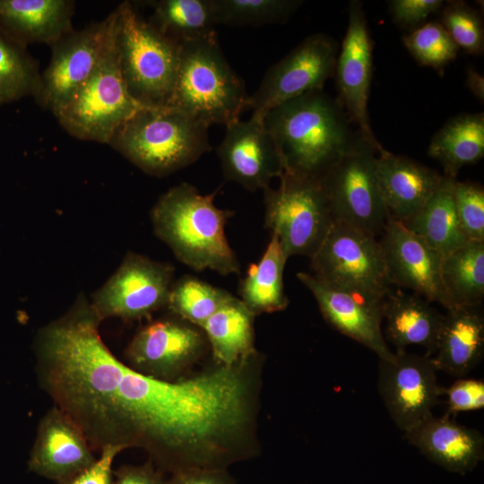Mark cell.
Instances as JSON below:
<instances>
[{"mask_svg": "<svg viewBox=\"0 0 484 484\" xmlns=\"http://www.w3.org/2000/svg\"><path fill=\"white\" fill-rule=\"evenodd\" d=\"M280 151L284 172L322 180L362 137L341 103L313 91L269 110L263 117Z\"/></svg>", "mask_w": 484, "mask_h": 484, "instance_id": "6da1fadb", "label": "cell"}, {"mask_svg": "<svg viewBox=\"0 0 484 484\" xmlns=\"http://www.w3.org/2000/svg\"><path fill=\"white\" fill-rule=\"evenodd\" d=\"M218 191L202 194L188 183L175 186L155 203L151 220L155 235L182 264L197 272L239 273V262L225 232L234 212L216 206Z\"/></svg>", "mask_w": 484, "mask_h": 484, "instance_id": "7a4b0ae2", "label": "cell"}, {"mask_svg": "<svg viewBox=\"0 0 484 484\" xmlns=\"http://www.w3.org/2000/svg\"><path fill=\"white\" fill-rule=\"evenodd\" d=\"M209 125L172 107H144L125 121L108 145L144 173L166 177L211 150Z\"/></svg>", "mask_w": 484, "mask_h": 484, "instance_id": "3957f363", "label": "cell"}, {"mask_svg": "<svg viewBox=\"0 0 484 484\" xmlns=\"http://www.w3.org/2000/svg\"><path fill=\"white\" fill-rule=\"evenodd\" d=\"M247 100L244 82L227 62L216 35L180 45L169 107L209 126L227 125L240 118Z\"/></svg>", "mask_w": 484, "mask_h": 484, "instance_id": "277c9868", "label": "cell"}, {"mask_svg": "<svg viewBox=\"0 0 484 484\" xmlns=\"http://www.w3.org/2000/svg\"><path fill=\"white\" fill-rule=\"evenodd\" d=\"M115 42L131 96L145 107H169L180 46L160 34L125 1L115 10Z\"/></svg>", "mask_w": 484, "mask_h": 484, "instance_id": "5b68a950", "label": "cell"}, {"mask_svg": "<svg viewBox=\"0 0 484 484\" xmlns=\"http://www.w3.org/2000/svg\"><path fill=\"white\" fill-rule=\"evenodd\" d=\"M144 107L127 90L114 35L93 73L55 117L73 137L108 144L117 129Z\"/></svg>", "mask_w": 484, "mask_h": 484, "instance_id": "8992f818", "label": "cell"}, {"mask_svg": "<svg viewBox=\"0 0 484 484\" xmlns=\"http://www.w3.org/2000/svg\"><path fill=\"white\" fill-rule=\"evenodd\" d=\"M263 191L264 227L288 257L311 258L334 223L322 181L283 172L276 188Z\"/></svg>", "mask_w": 484, "mask_h": 484, "instance_id": "52a82bcc", "label": "cell"}, {"mask_svg": "<svg viewBox=\"0 0 484 484\" xmlns=\"http://www.w3.org/2000/svg\"><path fill=\"white\" fill-rule=\"evenodd\" d=\"M377 151L360 137L321 180L334 222L375 238L388 220L376 175Z\"/></svg>", "mask_w": 484, "mask_h": 484, "instance_id": "ba28073f", "label": "cell"}, {"mask_svg": "<svg viewBox=\"0 0 484 484\" xmlns=\"http://www.w3.org/2000/svg\"><path fill=\"white\" fill-rule=\"evenodd\" d=\"M311 259L313 275L340 289L383 300L391 290L376 238L334 222Z\"/></svg>", "mask_w": 484, "mask_h": 484, "instance_id": "9c48e42d", "label": "cell"}, {"mask_svg": "<svg viewBox=\"0 0 484 484\" xmlns=\"http://www.w3.org/2000/svg\"><path fill=\"white\" fill-rule=\"evenodd\" d=\"M175 268L166 262L128 252L105 283L91 294V305L101 321H135L168 306Z\"/></svg>", "mask_w": 484, "mask_h": 484, "instance_id": "30bf717a", "label": "cell"}, {"mask_svg": "<svg viewBox=\"0 0 484 484\" xmlns=\"http://www.w3.org/2000/svg\"><path fill=\"white\" fill-rule=\"evenodd\" d=\"M116 14L80 30H72L51 45V58L40 74L34 95L55 116L91 76L115 35Z\"/></svg>", "mask_w": 484, "mask_h": 484, "instance_id": "8fae6325", "label": "cell"}, {"mask_svg": "<svg viewBox=\"0 0 484 484\" xmlns=\"http://www.w3.org/2000/svg\"><path fill=\"white\" fill-rule=\"evenodd\" d=\"M338 45L324 33L312 34L265 73L248 96L247 108L264 117L273 108L313 91L323 90L334 74Z\"/></svg>", "mask_w": 484, "mask_h": 484, "instance_id": "7c38bea8", "label": "cell"}, {"mask_svg": "<svg viewBox=\"0 0 484 484\" xmlns=\"http://www.w3.org/2000/svg\"><path fill=\"white\" fill-rule=\"evenodd\" d=\"M437 369L428 355L396 350L379 359L378 390L395 425L405 433L430 416L444 393Z\"/></svg>", "mask_w": 484, "mask_h": 484, "instance_id": "4fadbf2b", "label": "cell"}, {"mask_svg": "<svg viewBox=\"0 0 484 484\" xmlns=\"http://www.w3.org/2000/svg\"><path fill=\"white\" fill-rule=\"evenodd\" d=\"M372 71L373 41L362 4L354 0L349 5L348 27L335 64L337 100L362 137L379 151L383 146L371 129L367 109Z\"/></svg>", "mask_w": 484, "mask_h": 484, "instance_id": "5bb4252c", "label": "cell"}, {"mask_svg": "<svg viewBox=\"0 0 484 484\" xmlns=\"http://www.w3.org/2000/svg\"><path fill=\"white\" fill-rule=\"evenodd\" d=\"M226 180L249 191L264 190L284 168L278 147L264 126L263 117L235 120L226 125V134L217 149Z\"/></svg>", "mask_w": 484, "mask_h": 484, "instance_id": "9a60e30c", "label": "cell"}, {"mask_svg": "<svg viewBox=\"0 0 484 484\" xmlns=\"http://www.w3.org/2000/svg\"><path fill=\"white\" fill-rule=\"evenodd\" d=\"M204 343L202 333L189 323L180 318L160 319L139 330L125 354L127 365L133 369L159 379L171 380L196 360Z\"/></svg>", "mask_w": 484, "mask_h": 484, "instance_id": "2e32d148", "label": "cell"}, {"mask_svg": "<svg viewBox=\"0 0 484 484\" xmlns=\"http://www.w3.org/2000/svg\"><path fill=\"white\" fill-rule=\"evenodd\" d=\"M381 246L391 285L413 290L449 309L441 281V255L402 222L388 218Z\"/></svg>", "mask_w": 484, "mask_h": 484, "instance_id": "e0dca14e", "label": "cell"}, {"mask_svg": "<svg viewBox=\"0 0 484 484\" xmlns=\"http://www.w3.org/2000/svg\"><path fill=\"white\" fill-rule=\"evenodd\" d=\"M297 277L313 294L332 327L375 352L379 359L393 356L382 330L384 299L334 287L311 273L300 272Z\"/></svg>", "mask_w": 484, "mask_h": 484, "instance_id": "ac0fdd59", "label": "cell"}, {"mask_svg": "<svg viewBox=\"0 0 484 484\" xmlns=\"http://www.w3.org/2000/svg\"><path fill=\"white\" fill-rule=\"evenodd\" d=\"M93 452L79 426L54 405L39 423L28 466L39 476L65 484L95 462Z\"/></svg>", "mask_w": 484, "mask_h": 484, "instance_id": "d6986e66", "label": "cell"}, {"mask_svg": "<svg viewBox=\"0 0 484 484\" xmlns=\"http://www.w3.org/2000/svg\"><path fill=\"white\" fill-rule=\"evenodd\" d=\"M376 175L388 218L405 222L435 193L443 176L410 158L377 151Z\"/></svg>", "mask_w": 484, "mask_h": 484, "instance_id": "ffe728a7", "label": "cell"}, {"mask_svg": "<svg viewBox=\"0 0 484 484\" xmlns=\"http://www.w3.org/2000/svg\"><path fill=\"white\" fill-rule=\"evenodd\" d=\"M404 435L429 461L450 472L465 474L484 457L483 435L457 423L446 413L430 416Z\"/></svg>", "mask_w": 484, "mask_h": 484, "instance_id": "44dd1931", "label": "cell"}, {"mask_svg": "<svg viewBox=\"0 0 484 484\" xmlns=\"http://www.w3.org/2000/svg\"><path fill=\"white\" fill-rule=\"evenodd\" d=\"M73 13L70 0H0V32L24 48L51 46L73 30Z\"/></svg>", "mask_w": 484, "mask_h": 484, "instance_id": "7402d4cb", "label": "cell"}, {"mask_svg": "<svg viewBox=\"0 0 484 484\" xmlns=\"http://www.w3.org/2000/svg\"><path fill=\"white\" fill-rule=\"evenodd\" d=\"M483 353L481 305L447 309L431 356L437 371L463 377L481 361Z\"/></svg>", "mask_w": 484, "mask_h": 484, "instance_id": "603a6c76", "label": "cell"}, {"mask_svg": "<svg viewBox=\"0 0 484 484\" xmlns=\"http://www.w3.org/2000/svg\"><path fill=\"white\" fill-rule=\"evenodd\" d=\"M443 319L444 315L416 293L407 294L391 289L383 301L385 339L394 345L396 350L418 345L425 348L426 355L431 357Z\"/></svg>", "mask_w": 484, "mask_h": 484, "instance_id": "cb8c5ba5", "label": "cell"}, {"mask_svg": "<svg viewBox=\"0 0 484 484\" xmlns=\"http://www.w3.org/2000/svg\"><path fill=\"white\" fill-rule=\"evenodd\" d=\"M456 179L445 177L439 186L411 219L402 224L442 257H445L469 240L460 227L454 200Z\"/></svg>", "mask_w": 484, "mask_h": 484, "instance_id": "d4e9b609", "label": "cell"}, {"mask_svg": "<svg viewBox=\"0 0 484 484\" xmlns=\"http://www.w3.org/2000/svg\"><path fill=\"white\" fill-rule=\"evenodd\" d=\"M428 155L440 162L444 176L456 179L461 169L484 156V114H461L432 137Z\"/></svg>", "mask_w": 484, "mask_h": 484, "instance_id": "484cf974", "label": "cell"}, {"mask_svg": "<svg viewBox=\"0 0 484 484\" xmlns=\"http://www.w3.org/2000/svg\"><path fill=\"white\" fill-rule=\"evenodd\" d=\"M279 239H271L261 258L252 264L239 282L240 300L254 315L284 310L289 305L283 272L287 259Z\"/></svg>", "mask_w": 484, "mask_h": 484, "instance_id": "4316f807", "label": "cell"}, {"mask_svg": "<svg viewBox=\"0 0 484 484\" xmlns=\"http://www.w3.org/2000/svg\"><path fill=\"white\" fill-rule=\"evenodd\" d=\"M254 316L232 296L201 325L219 363L232 366L255 352Z\"/></svg>", "mask_w": 484, "mask_h": 484, "instance_id": "83f0119b", "label": "cell"}, {"mask_svg": "<svg viewBox=\"0 0 484 484\" xmlns=\"http://www.w3.org/2000/svg\"><path fill=\"white\" fill-rule=\"evenodd\" d=\"M148 22L177 45L216 35L212 0H159L148 2Z\"/></svg>", "mask_w": 484, "mask_h": 484, "instance_id": "f1b7e54d", "label": "cell"}, {"mask_svg": "<svg viewBox=\"0 0 484 484\" xmlns=\"http://www.w3.org/2000/svg\"><path fill=\"white\" fill-rule=\"evenodd\" d=\"M441 281L449 309L481 305L484 298V242L469 241L444 257Z\"/></svg>", "mask_w": 484, "mask_h": 484, "instance_id": "f546056e", "label": "cell"}, {"mask_svg": "<svg viewBox=\"0 0 484 484\" xmlns=\"http://www.w3.org/2000/svg\"><path fill=\"white\" fill-rule=\"evenodd\" d=\"M232 295L192 275L174 281L167 307L180 319L201 325Z\"/></svg>", "mask_w": 484, "mask_h": 484, "instance_id": "4dcf8cb0", "label": "cell"}, {"mask_svg": "<svg viewBox=\"0 0 484 484\" xmlns=\"http://www.w3.org/2000/svg\"><path fill=\"white\" fill-rule=\"evenodd\" d=\"M216 24L258 26L286 22L302 4L298 0H212Z\"/></svg>", "mask_w": 484, "mask_h": 484, "instance_id": "1f68e13d", "label": "cell"}, {"mask_svg": "<svg viewBox=\"0 0 484 484\" xmlns=\"http://www.w3.org/2000/svg\"><path fill=\"white\" fill-rule=\"evenodd\" d=\"M39 79L36 63L25 48L0 32V104L34 97Z\"/></svg>", "mask_w": 484, "mask_h": 484, "instance_id": "d6a6232c", "label": "cell"}, {"mask_svg": "<svg viewBox=\"0 0 484 484\" xmlns=\"http://www.w3.org/2000/svg\"><path fill=\"white\" fill-rule=\"evenodd\" d=\"M403 44L414 59L424 66L443 70L454 61L459 48L439 22H425L402 38Z\"/></svg>", "mask_w": 484, "mask_h": 484, "instance_id": "836d02e7", "label": "cell"}, {"mask_svg": "<svg viewBox=\"0 0 484 484\" xmlns=\"http://www.w3.org/2000/svg\"><path fill=\"white\" fill-rule=\"evenodd\" d=\"M446 3L440 10L441 25L459 49L470 55L482 54L484 24L480 13L463 1Z\"/></svg>", "mask_w": 484, "mask_h": 484, "instance_id": "e575fe53", "label": "cell"}, {"mask_svg": "<svg viewBox=\"0 0 484 484\" xmlns=\"http://www.w3.org/2000/svg\"><path fill=\"white\" fill-rule=\"evenodd\" d=\"M457 219L469 241L484 242V189L480 184L454 181Z\"/></svg>", "mask_w": 484, "mask_h": 484, "instance_id": "d590c367", "label": "cell"}, {"mask_svg": "<svg viewBox=\"0 0 484 484\" xmlns=\"http://www.w3.org/2000/svg\"><path fill=\"white\" fill-rule=\"evenodd\" d=\"M444 393L446 395L448 415L484 408V381L481 379L459 378L444 389Z\"/></svg>", "mask_w": 484, "mask_h": 484, "instance_id": "8d00e7d4", "label": "cell"}, {"mask_svg": "<svg viewBox=\"0 0 484 484\" xmlns=\"http://www.w3.org/2000/svg\"><path fill=\"white\" fill-rule=\"evenodd\" d=\"M444 4L443 0H392L388 6L393 21L411 31L423 25L431 14L440 12Z\"/></svg>", "mask_w": 484, "mask_h": 484, "instance_id": "74e56055", "label": "cell"}, {"mask_svg": "<svg viewBox=\"0 0 484 484\" xmlns=\"http://www.w3.org/2000/svg\"><path fill=\"white\" fill-rule=\"evenodd\" d=\"M125 449L120 445L103 447L91 466L65 484H115L113 462L116 456Z\"/></svg>", "mask_w": 484, "mask_h": 484, "instance_id": "f35d334b", "label": "cell"}, {"mask_svg": "<svg viewBox=\"0 0 484 484\" xmlns=\"http://www.w3.org/2000/svg\"><path fill=\"white\" fill-rule=\"evenodd\" d=\"M169 484H235L225 468H187L172 473Z\"/></svg>", "mask_w": 484, "mask_h": 484, "instance_id": "ab89813d", "label": "cell"}, {"mask_svg": "<svg viewBox=\"0 0 484 484\" xmlns=\"http://www.w3.org/2000/svg\"><path fill=\"white\" fill-rule=\"evenodd\" d=\"M115 484H169L149 462L143 465H123L114 471Z\"/></svg>", "mask_w": 484, "mask_h": 484, "instance_id": "60d3db41", "label": "cell"}, {"mask_svg": "<svg viewBox=\"0 0 484 484\" xmlns=\"http://www.w3.org/2000/svg\"><path fill=\"white\" fill-rule=\"evenodd\" d=\"M466 87L474 95L477 99L484 102V77L474 68L469 67L466 72Z\"/></svg>", "mask_w": 484, "mask_h": 484, "instance_id": "b9f144b4", "label": "cell"}]
</instances>
